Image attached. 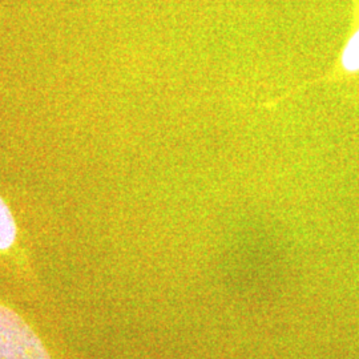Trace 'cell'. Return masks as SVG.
I'll list each match as a JSON object with an SVG mask.
<instances>
[{
	"label": "cell",
	"mask_w": 359,
	"mask_h": 359,
	"mask_svg": "<svg viewBox=\"0 0 359 359\" xmlns=\"http://www.w3.org/2000/svg\"><path fill=\"white\" fill-rule=\"evenodd\" d=\"M0 359H53L26 318L0 298Z\"/></svg>",
	"instance_id": "cell-1"
},
{
	"label": "cell",
	"mask_w": 359,
	"mask_h": 359,
	"mask_svg": "<svg viewBox=\"0 0 359 359\" xmlns=\"http://www.w3.org/2000/svg\"><path fill=\"white\" fill-rule=\"evenodd\" d=\"M0 259L16 269H28L26 249L13 210L0 194Z\"/></svg>",
	"instance_id": "cell-2"
},
{
	"label": "cell",
	"mask_w": 359,
	"mask_h": 359,
	"mask_svg": "<svg viewBox=\"0 0 359 359\" xmlns=\"http://www.w3.org/2000/svg\"><path fill=\"white\" fill-rule=\"evenodd\" d=\"M339 63L346 74H359V27L347 39L346 44L341 52Z\"/></svg>",
	"instance_id": "cell-3"
}]
</instances>
